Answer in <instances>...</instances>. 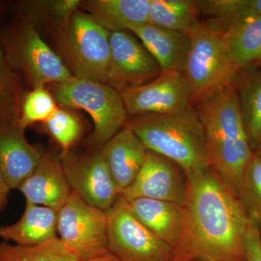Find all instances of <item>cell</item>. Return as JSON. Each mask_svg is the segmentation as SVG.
<instances>
[{
    "label": "cell",
    "mask_w": 261,
    "mask_h": 261,
    "mask_svg": "<svg viewBox=\"0 0 261 261\" xmlns=\"http://www.w3.org/2000/svg\"><path fill=\"white\" fill-rule=\"evenodd\" d=\"M120 94L127 113L133 116L182 112L192 102L190 86L181 72H162L149 83Z\"/></svg>",
    "instance_id": "11"
},
{
    "label": "cell",
    "mask_w": 261,
    "mask_h": 261,
    "mask_svg": "<svg viewBox=\"0 0 261 261\" xmlns=\"http://www.w3.org/2000/svg\"><path fill=\"white\" fill-rule=\"evenodd\" d=\"M187 33L190 47L182 73L190 86L192 101L198 102L232 84L240 70L219 29L199 21Z\"/></svg>",
    "instance_id": "5"
},
{
    "label": "cell",
    "mask_w": 261,
    "mask_h": 261,
    "mask_svg": "<svg viewBox=\"0 0 261 261\" xmlns=\"http://www.w3.org/2000/svg\"><path fill=\"white\" fill-rule=\"evenodd\" d=\"M81 3L77 0L23 1L16 3L15 9L19 18L34 27L46 19L60 27L68 22Z\"/></svg>",
    "instance_id": "27"
},
{
    "label": "cell",
    "mask_w": 261,
    "mask_h": 261,
    "mask_svg": "<svg viewBox=\"0 0 261 261\" xmlns=\"http://www.w3.org/2000/svg\"><path fill=\"white\" fill-rule=\"evenodd\" d=\"M58 108L51 94L44 87L25 93L22 102L18 123L25 129L37 122H46Z\"/></svg>",
    "instance_id": "29"
},
{
    "label": "cell",
    "mask_w": 261,
    "mask_h": 261,
    "mask_svg": "<svg viewBox=\"0 0 261 261\" xmlns=\"http://www.w3.org/2000/svg\"><path fill=\"white\" fill-rule=\"evenodd\" d=\"M197 1L150 0L149 23L169 30L188 32L198 23Z\"/></svg>",
    "instance_id": "22"
},
{
    "label": "cell",
    "mask_w": 261,
    "mask_h": 261,
    "mask_svg": "<svg viewBox=\"0 0 261 261\" xmlns=\"http://www.w3.org/2000/svg\"><path fill=\"white\" fill-rule=\"evenodd\" d=\"M257 147V155L261 157V134L259 136L258 139H257V142H255Z\"/></svg>",
    "instance_id": "35"
},
{
    "label": "cell",
    "mask_w": 261,
    "mask_h": 261,
    "mask_svg": "<svg viewBox=\"0 0 261 261\" xmlns=\"http://www.w3.org/2000/svg\"><path fill=\"white\" fill-rule=\"evenodd\" d=\"M62 169L72 191L89 205L107 212L120 193L100 151L89 154L63 152Z\"/></svg>",
    "instance_id": "10"
},
{
    "label": "cell",
    "mask_w": 261,
    "mask_h": 261,
    "mask_svg": "<svg viewBox=\"0 0 261 261\" xmlns=\"http://www.w3.org/2000/svg\"><path fill=\"white\" fill-rule=\"evenodd\" d=\"M58 214L50 207L27 201L23 214L16 223L0 226V239L20 245L45 243L58 237Z\"/></svg>",
    "instance_id": "19"
},
{
    "label": "cell",
    "mask_w": 261,
    "mask_h": 261,
    "mask_svg": "<svg viewBox=\"0 0 261 261\" xmlns=\"http://www.w3.org/2000/svg\"><path fill=\"white\" fill-rule=\"evenodd\" d=\"M197 103L211 169L240 199L244 173L253 154L233 82Z\"/></svg>",
    "instance_id": "2"
},
{
    "label": "cell",
    "mask_w": 261,
    "mask_h": 261,
    "mask_svg": "<svg viewBox=\"0 0 261 261\" xmlns=\"http://www.w3.org/2000/svg\"><path fill=\"white\" fill-rule=\"evenodd\" d=\"M187 181L186 225L175 260H245L250 217L243 202L212 169Z\"/></svg>",
    "instance_id": "1"
},
{
    "label": "cell",
    "mask_w": 261,
    "mask_h": 261,
    "mask_svg": "<svg viewBox=\"0 0 261 261\" xmlns=\"http://www.w3.org/2000/svg\"><path fill=\"white\" fill-rule=\"evenodd\" d=\"M147 150L128 126L122 128L103 146L101 153L120 194L140 173Z\"/></svg>",
    "instance_id": "16"
},
{
    "label": "cell",
    "mask_w": 261,
    "mask_h": 261,
    "mask_svg": "<svg viewBox=\"0 0 261 261\" xmlns=\"http://www.w3.org/2000/svg\"><path fill=\"white\" fill-rule=\"evenodd\" d=\"M243 202L250 219L261 223V157L252 154L244 173L241 190Z\"/></svg>",
    "instance_id": "28"
},
{
    "label": "cell",
    "mask_w": 261,
    "mask_h": 261,
    "mask_svg": "<svg viewBox=\"0 0 261 261\" xmlns=\"http://www.w3.org/2000/svg\"><path fill=\"white\" fill-rule=\"evenodd\" d=\"M5 10H6V8H5L4 3H0V19H1L3 15L4 14Z\"/></svg>",
    "instance_id": "36"
},
{
    "label": "cell",
    "mask_w": 261,
    "mask_h": 261,
    "mask_svg": "<svg viewBox=\"0 0 261 261\" xmlns=\"http://www.w3.org/2000/svg\"><path fill=\"white\" fill-rule=\"evenodd\" d=\"M245 261H261V237L257 225L250 219L244 240Z\"/></svg>",
    "instance_id": "31"
},
{
    "label": "cell",
    "mask_w": 261,
    "mask_h": 261,
    "mask_svg": "<svg viewBox=\"0 0 261 261\" xmlns=\"http://www.w3.org/2000/svg\"><path fill=\"white\" fill-rule=\"evenodd\" d=\"M0 44L10 66L32 89L61 83L73 76L37 28L22 19L0 27Z\"/></svg>",
    "instance_id": "4"
},
{
    "label": "cell",
    "mask_w": 261,
    "mask_h": 261,
    "mask_svg": "<svg viewBox=\"0 0 261 261\" xmlns=\"http://www.w3.org/2000/svg\"><path fill=\"white\" fill-rule=\"evenodd\" d=\"M82 4L110 32L129 31L149 23L150 0H90Z\"/></svg>",
    "instance_id": "20"
},
{
    "label": "cell",
    "mask_w": 261,
    "mask_h": 261,
    "mask_svg": "<svg viewBox=\"0 0 261 261\" xmlns=\"http://www.w3.org/2000/svg\"><path fill=\"white\" fill-rule=\"evenodd\" d=\"M27 202L59 211L71 194L61 163L49 154L42 159L18 188Z\"/></svg>",
    "instance_id": "15"
},
{
    "label": "cell",
    "mask_w": 261,
    "mask_h": 261,
    "mask_svg": "<svg viewBox=\"0 0 261 261\" xmlns=\"http://www.w3.org/2000/svg\"><path fill=\"white\" fill-rule=\"evenodd\" d=\"M51 90L62 106L89 113L94 123L92 141L98 145H106L127 123L121 94L107 84L73 76L53 84Z\"/></svg>",
    "instance_id": "7"
},
{
    "label": "cell",
    "mask_w": 261,
    "mask_h": 261,
    "mask_svg": "<svg viewBox=\"0 0 261 261\" xmlns=\"http://www.w3.org/2000/svg\"><path fill=\"white\" fill-rule=\"evenodd\" d=\"M127 202L132 214L142 224L176 250L185 233V205L146 198L134 199Z\"/></svg>",
    "instance_id": "17"
},
{
    "label": "cell",
    "mask_w": 261,
    "mask_h": 261,
    "mask_svg": "<svg viewBox=\"0 0 261 261\" xmlns=\"http://www.w3.org/2000/svg\"><path fill=\"white\" fill-rule=\"evenodd\" d=\"M197 5L199 13L212 19L218 25L213 27L220 31L243 19L261 16V0H203Z\"/></svg>",
    "instance_id": "26"
},
{
    "label": "cell",
    "mask_w": 261,
    "mask_h": 261,
    "mask_svg": "<svg viewBox=\"0 0 261 261\" xmlns=\"http://www.w3.org/2000/svg\"><path fill=\"white\" fill-rule=\"evenodd\" d=\"M174 261H185V260H174Z\"/></svg>",
    "instance_id": "37"
},
{
    "label": "cell",
    "mask_w": 261,
    "mask_h": 261,
    "mask_svg": "<svg viewBox=\"0 0 261 261\" xmlns=\"http://www.w3.org/2000/svg\"><path fill=\"white\" fill-rule=\"evenodd\" d=\"M44 123L51 137L61 146L63 152L70 151V147L80 137V121L64 110H57Z\"/></svg>",
    "instance_id": "30"
},
{
    "label": "cell",
    "mask_w": 261,
    "mask_h": 261,
    "mask_svg": "<svg viewBox=\"0 0 261 261\" xmlns=\"http://www.w3.org/2000/svg\"><path fill=\"white\" fill-rule=\"evenodd\" d=\"M233 85L249 140L255 144L261 134V71L235 79Z\"/></svg>",
    "instance_id": "23"
},
{
    "label": "cell",
    "mask_w": 261,
    "mask_h": 261,
    "mask_svg": "<svg viewBox=\"0 0 261 261\" xmlns=\"http://www.w3.org/2000/svg\"><path fill=\"white\" fill-rule=\"evenodd\" d=\"M23 80L10 66L0 44V126L20 119L24 92Z\"/></svg>",
    "instance_id": "24"
},
{
    "label": "cell",
    "mask_w": 261,
    "mask_h": 261,
    "mask_svg": "<svg viewBox=\"0 0 261 261\" xmlns=\"http://www.w3.org/2000/svg\"><path fill=\"white\" fill-rule=\"evenodd\" d=\"M78 257L57 237L36 245L0 243V261H77Z\"/></svg>",
    "instance_id": "25"
},
{
    "label": "cell",
    "mask_w": 261,
    "mask_h": 261,
    "mask_svg": "<svg viewBox=\"0 0 261 261\" xmlns=\"http://www.w3.org/2000/svg\"><path fill=\"white\" fill-rule=\"evenodd\" d=\"M108 251L121 261H174L175 250L142 224L119 195L107 211Z\"/></svg>",
    "instance_id": "8"
},
{
    "label": "cell",
    "mask_w": 261,
    "mask_h": 261,
    "mask_svg": "<svg viewBox=\"0 0 261 261\" xmlns=\"http://www.w3.org/2000/svg\"><path fill=\"white\" fill-rule=\"evenodd\" d=\"M77 261H121L118 260L115 255L111 253L109 251L97 255V256L90 257L88 259H84V260H79Z\"/></svg>",
    "instance_id": "32"
},
{
    "label": "cell",
    "mask_w": 261,
    "mask_h": 261,
    "mask_svg": "<svg viewBox=\"0 0 261 261\" xmlns=\"http://www.w3.org/2000/svg\"><path fill=\"white\" fill-rule=\"evenodd\" d=\"M111 32L79 11L58 27V41L68 69L77 78L106 83L111 61Z\"/></svg>",
    "instance_id": "6"
},
{
    "label": "cell",
    "mask_w": 261,
    "mask_h": 261,
    "mask_svg": "<svg viewBox=\"0 0 261 261\" xmlns=\"http://www.w3.org/2000/svg\"><path fill=\"white\" fill-rule=\"evenodd\" d=\"M24 130L18 121L0 126V168L10 190H18L42 157L27 141Z\"/></svg>",
    "instance_id": "14"
},
{
    "label": "cell",
    "mask_w": 261,
    "mask_h": 261,
    "mask_svg": "<svg viewBox=\"0 0 261 261\" xmlns=\"http://www.w3.org/2000/svg\"><path fill=\"white\" fill-rule=\"evenodd\" d=\"M8 197H0V212L8 205Z\"/></svg>",
    "instance_id": "34"
},
{
    "label": "cell",
    "mask_w": 261,
    "mask_h": 261,
    "mask_svg": "<svg viewBox=\"0 0 261 261\" xmlns=\"http://www.w3.org/2000/svg\"><path fill=\"white\" fill-rule=\"evenodd\" d=\"M58 233L79 260L108 251L107 212L89 205L74 192L58 211Z\"/></svg>",
    "instance_id": "9"
},
{
    "label": "cell",
    "mask_w": 261,
    "mask_h": 261,
    "mask_svg": "<svg viewBox=\"0 0 261 261\" xmlns=\"http://www.w3.org/2000/svg\"><path fill=\"white\" fill-rule=\"evenodd\" d=\"M159 63L162 72L183 73L190 47L188 33L169 30L147 23L130 29Z\"/></svg>",
    "instance_id": "18"
},
{
    "label": "cell",
    "mask_w": 261,
    "mask_h": 261,
    "mask_svg": "<svg viewBox=\"0 0 261 261\" xmlns=\"http://www.w3.org/2000/svg\"><path fill=\"white\" fill-rule=\"evenodd\" d=\"M10 189L7 185L5 178L3 177L1 168H0V197H8L9 195Z\"/></svg>",
    "instance_id": "33"
},
{
    "label": "cell",
    "mask_w": 261,
    "mask_h": 261,
    "mask_svg": "<svg viewBox=\"0 0 261 261\" xmlns=\"http://www.w3.org/2000/svg\"><path fill=\"white\" fill-rule=\"evenodd\" d=\"M221 32L239 70L261 61V16L243 19Z\"/></svg>",
    "instance_id": "21"
},
{
    "label": "cell",
    "mask_w": 261,
    "mask_h": 261,
    "mask_svg": "<svg viewBox=\"0 0 261 261\" xmlns=\"http://www.w3.org/2000/svg\"><path fill=\"white\" fill-rule=\"evenodd\" d=\"M110 43L111 61L106 84L118 92L149 83L162 73L158 62L132 33L111 32Z\"/></svg>",
    "instance_id": "12"
},
{
    "label": "cell",
    "mask_w": 261,
    "mask_h": 261,
    "mask_svg": "<svg viewBox=\"0 0 261 261\" xmlns=\"http://www.w3.org/2000/svg\"><path fill=\"white\" fill-rule=\"evenodd\" d=\"M127 126L146 148L177 164L186 178L211 169L205 129L196 111L134 116Z\"/></svg>",
    "instance_id": "3"
},
{
    "label": "cell",
    "mask_w": 261,
    "mask_h": 261,
    "mask_svg": "<svg viewBox=\"0 0 261 261\" xmlns=\"http://www.w3.org/2000/svg\"><path fill=\"white\" fill-rule=\"evenodd\" d=\"M187 192V178L181 168L171 160L147 150L140 173L120 195L127 202L146 198L185 205Z\"/></svg>",
    "instance_id": "13"
}]
</instances>
